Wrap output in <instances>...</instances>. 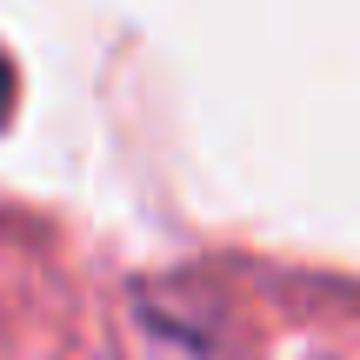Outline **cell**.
I'll list each match as a JSON object with an SVG mask.
<instances>
[{"instance_id":"cell-1","label":"cell","mask_w":360,"mask_h":360,"mask_svg":"<svg viewBox=\"0 0 360 360\" xmlns=\"http://www.w3.org/2000/svg\"><path fill=\"white\" fill-rule=\"evenodd\" d=\"M13 101H20V74H13V60L0 53V127L13 120Z\"/></svg>"}]
</instances>
